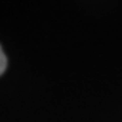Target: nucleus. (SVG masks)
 <instances>
[{
  "mask_svg": "<svg viewBox=\"0 0 122 122\" xmlns=\"http://www.w3.org/2000/svg\"><path fill=\"white\" fill-rule=\"evenodd\" d=\"M5 66H7V58H5V54L0 46V75L5 71Z\"/></svg>",
  "mask_w": 122,
  "mask_h": 122,
  "instance_id": "nucleus-1",
  "label": "nucleus"
}]
</instances>
